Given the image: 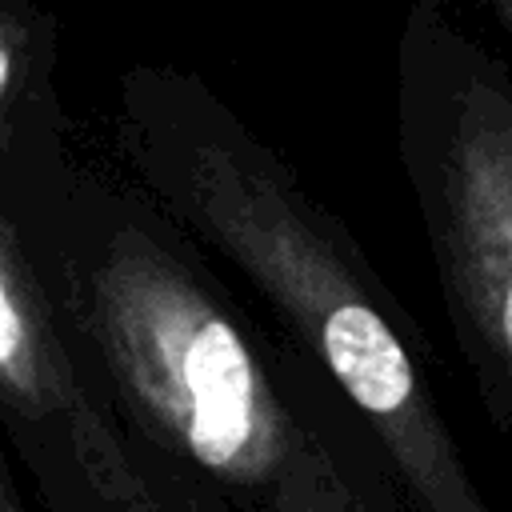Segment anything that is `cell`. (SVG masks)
<instances>
[{
    "label": "cell",
    "mask_w": 512,
    "mask_h": 512,
    "mask_svg": "<svg viewBox=\"0 0 512 512\" xmlns=\"http://www.w3.org/2000/svg\"><path fill=\"white\" fill-rule=\"evenodd\" d=\"M0 512H24L20 496H16V484H12V468L4 460V444H0Z\"/></svg>",
    "instance_id": "52a82bcc"
},
{
    "label": "cell",
    "mask_w": 512,
    "mask_h": 512,
    "mask_svg": "<svg viewBox=\"0 0 512 512\" xmlns=\"http://www.w3.org/2000/svg\"><path fill=\"white\" fill-rule=\"evenodd\" d=\"M60 24L40 0H0V196L68 144L56 84Z\"/></svg>",
    "instance_id": "5b68a950"
},
{
    "label": "cell",
    "mask_w": 512,
    "mask_h": 512,
    "mask_svg": "<svg viewBox=\"0 0 512 512\" xmlns=\"http://www.w3.org/2000/svg\"><path fill=\"white\" fill-rule=\"evenodd\" d=\"M0 428L48 492L96 512H168L0 208Z\"/></svg>",
    "instance_id": "277c9868"
},
{
    "label": "cell",
    "mask_w": 512,
    "mask_h": 512,
    "mask_svg": "<svg viewBox=\"0 0 512 512\" xmlns=\"http://www.w3.org/2000/svg\"><path fill=\"white\" fill-rule=\"evenodd\" d=\"M0 208L164 508L196 496L256 512L332 392L308 356L268 344L192 236L72 148L28 168Z\"/></svg>",
    "instance_id": "6da1fadb"
},
{
    "label": "cell",
    "mask_w": 512,
    "mask_h": 512,
    "mask_svg": "<svg viewBox=\"0 0 512 512\" xmlns=\"http://www.w3.org/2000/svg\"><path fill=\"white\" fill-rule=\"evenodd\" d=\"M396 156L456 348L512 436V68L456 0L404 12Z\"/></svg>",
    "instance_id": "3957f363"
},
{
    "label": "cell",
    "mask_w": 512,
    "mask_h": 512,
    "mask_svg": "<svg viewBox=\"0 0 512 512\" xmlns=\"http://www.w3.org/2000/svg\"><path fill=\"white\" fill-rule=\"evenodd\" d=\"M112 136L132 184L224 256L344 400L408 512H492L436 400L420 340L372 260L224 96L176 64H132Z\"/></svg>",
    "instance_id": "7a4b0ae2"
},
{
    "label": "cell",
    "mask_w": 512,
    "mask_h": 512,
    "mask_svg": "<svg viewBox=\"0 0 512 512\" xmlns=\"http://www.w3.org/2000/svg\"><path fill=\"white\" fill-rule=\"evenodd\" d=\"M488 12H492V20L504 28V36L512 40V0H480Z\"/></svg>",
    "instance_id": "ba28073f"
},
{
    "label": "cell",
    "mask_w": 512,
    "mask_h": 512,
    "mask_svg": "<svg viewBox=\"0 0 512 512\" xmlns=\"http://www.w3.org/2000/svg\"><path fill=\"white\" fill-rule=\"evenodd\" d=\"M172 512H232L216 500L180 496ZM256 512H408L384 460L376 456L364 428L352 420L344 400L328 392L320 424L304 456L272 488Z\"/></svg>",
    "instance_id": "8992f818"
}]
</instances>
